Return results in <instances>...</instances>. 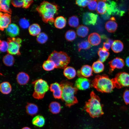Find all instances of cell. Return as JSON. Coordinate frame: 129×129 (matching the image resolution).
Here are the masks:
<instances>
[{
    "mask_svg": "<svg viewBox=\"0 0 129 129\" xmlns=\"http://www.w3.org/2000/svg\"><path fill=\"white\" fill-rule=\"evenodd\" d=\"M99 58L98 60L102 63L105 62L109 55V53L103 48H99L98 51Z\"/></svg>",
    "mask_w": 129,
    "mask_h": 129,
    "instance_id": "30",
    "label": "cell"
},
{
    "mask_svg": "<svg viewBox=\"0 0 129 129\" xmlns=\"http://www.w3.org/2000/svg\"><path fill=\"white\" fill-rule=\"evenodd\" d=\"M32 124L39 127H43L45 123V119L44 117L41 115H37L32 119Z\"/></svg>",
    "mask_w": 129,
    "mask_h": 129,
    "instance_id": "24",
    "label": "cell"
},
{
    "mask_svg": "<svg viewBox=\"0 0 129 129\" xmlns=\"http://www.w3.org/2000/svg\"><path fill=\"white\" fill-rule=\"evenodd\" d=\"M90 0H78L76 1V4L78 6L83 7H85L88 5Z\"/></svg>",
    "mask_w": 129,
    "mask_h": 129,
    "instance_id": "42",
    "label": "cell"
},
{
    "mask_svg": "<svg viewBox=\"0 0 129 129\" xmlns=\"http://www.w3.org/2000/svg\"><path fill=\"white\" fill-rule=\"evenodd\" d=\"M69 25L71 27H77L79 24V20L76 16H72L70 17L68 20Z\"/></svg>",
    "mask_w": 129,
    "mask_h": 129,
    "instance_id": "35",
    "label": "cell"
},
{
    "mask_svg": "<svg viewBox=\"0 0 129 129\" xmlns=\"http://www.w3.org/2000/svg\"><path fill=\"white\" fill-rule=\"evenodd\" d=\"M92 68L88 65H83L80 70L77 72V75L79 77L87 78L92 75Z\"/></svg>",
    "mask_w": 129,
    "mask_h": 129,
    "instance_id": "14",
    "label": "cell"
},
{
    "mask_svg": "<svg viewBox=\"0 0 129 129\" xmlns=\"http://www.w3.org/2000/svg\"><path fill=\"white\" fill-rule=\"evenodd\" d=\"M89 31L88 28L86 26L81 25L78 26L76 29L77 35L82 38H84L87 35Z\"/></svg>",
    "mask_w": 129,
    "mask_h": 129,
    "instance_id": "28",
    "label": "cell"
},
{
    "mask_svg": "<svg viewBox=\"0 0 129 129\" xmlns=\"http://www.w3.org/2000/svg\"><path fill=\"white\" fill-rule=\"evenodd\" d=\"M2 60L4 64L8 66H12L15 62L13 56L9 54H6L3 57Z\"/></svg>",
    "mask_w": 129,
    "mask_h": 129,
    "instance_id": "33",
    "label": "cell"
},
{
    "mask_svg": "<svg viewBox=\"0 0 129 129\" xmlns=\"http://www.w3.org/2000/svg\"><path fill=\"white\" fill-rule=\"evenodd\" d=\"M123 48L124 45L122 42L119 40L114 41L111 46L112 50L115 53H118L121 52Z\"/></svg>",
    "mask_w": 129,
    "mask_h": 129,
    "instance_id": "25",
    "label": "cell"
},
{
    "mask_svg": "<svg viewBox=\"0 0 129 129\" xmlns=\"http://www.w3.org/2000/svg\"><path fill=\"white\" fill-rule=\"evenodd\" d=\"M21 129H31L29 127H24L23 128Z\"/></svg>",
    "mask_w": 129,
    "mask_h": 129,
    "instance_id": "50",
    "label": "cell"
},
{
    "mask_svg": "<svg viewBox=\"0 0 129 129\" xmlns=\"http://www.w3.org/2000/svg\"><path fill=\"white\" fill-rule=\"evenodd\" d=\"M59 9V6L55 4L44 1L36 10L44 22L52 24L54 22V16L58 13Z\"/></svg>",
    "mask_w": 129,
    "mask_h": 129,
    "instance_id": "1",
    "label": "cell"
},
{
    "mask_svg": "<svg viewBox=\"0 0 129 129\" xmlns=\"http://www.w3.org/2000/svg\"><path fill=\"white\" fill-rule=\"evenodd\" d=\"M106 41L109 43L111 45H112L113 42V41L112 40L110 39H107Z\"/></svg>",
    "mask_w": 129,
    "mask_h": 129,
    "instance_id": "49",
    "label": "cell"
},
{
    "mask_svg": "<svg viewBox=\"0 0 129 129\" xmlns=\"http://www.w3.org/2000/svg\"><path fill=\"white\" fill-rule=\"evenodd\" d=\"M90 95V98L86 102L84 109L92 118L100 117L103 114L100 99L93 91L91 92Z\"/></svg>",
    "mask_w": 129,
    "mask_h": 129,
    "instance_id": "3",
    "label": "cell"
},
{
    "mask_svg": "<svg viewBox=\"0 0 129 129\" xmlns=\"http://www.w3.org/2000/svg\"><path fill=\"white\" fill-rule=\"evenodd\" d=\"M88 41L91 45L94 46H97L101 42V38L100 35L97 33L93 32L89 35Z\"/></svg>",
    "mask_w": 129,
    "mask_h": 129,
    "instance_id": "18",
    "label": "cell"
},
{
    "mask_svg": "<svg viewBox=\"0 0 129 129\" xmlns=\"http://www.w3.org/2000/svg\"><path fill=\"white\" fill-rule=\"evenodd\" d=\"M8 47L7 42L5 41L0 40V50L1 52H4L7 51Z\"/></svg>",
    "mask_w": 129,
    "mask_h": 129,
    "instance_id": "39",
    "label": "cell"
},
{
    "mask_svg": "<svg viewBox=\"0 0 129 129\" xmlns=\"http://www.w3.org/2000/svg\"><path fill=\"white\" fill-rule=\"evenodd\" d=\"M111 46V45L109 43L106 41L103 43L102 48L108 51L110 49Z\"/></svg>",
    "mask_w": 129,
    "mask_h": 129,
    "instance_id": "46",
    "label": "cell"
},
{
    "mask_svg": "<svg viewBox=\"0 0 129 129\" xmlns=\"http://www.w3.org/2000/svg\"><path fill=\"white\" fill-rule=\"evenodd\" d=\"M92 68L95 73H98L103 71L104 66L102 63L98 60L93 63Z\"/></svg>",
    "mask_w": 129,
    "mask_h": 129,
    "instance_id": "27",
    "label": "cell"
},
{
    "mask_svg": "<svg viewBox=\"0 0 129 129\" xmlns=\"http://www.w3.org/2000/svg\"><path fill=\"white\" fill-rule=\"evenodd\" d=\"M109 66V73H112L115 69H121L124 65V60L120 57H116L110 61L108 63Z\"/></svg>",
    "mask_w": 129,
    "mask_h": 129,
    "instance_id": "10",
    "label": "cell"
},
{
    "mask_svg": "<svg viewBox=\"0 0 129 129\" xmlns=\"http://www.w3.org/2000/svg\"><path fill=\"white\" fill-rule=\"evenodd\" d=\"M111 79L115 87L117 88L129 86V74L126 72L118 73Z\"/></svg>",
    "mask_w": 129,
    "mask_h": 129,
    "instance_id": "7",
    "label": "cell"
},
{
    "mask_svg": "<svg viewBox=\"0 0 129 129\" xmlns=\"http://www.w3.org/2000/svg\"><path fill=\"white\" fill-rule=\"evenodd\" d=\"M28 30L30 35L35 36L38 35L40 33L41 29L39 25L34 23L30 26Z\"/></svg>",
    "mask_w": 129,
    "mask_h": 129,
    "instance_id": "32",
    "label": "cell"
},
{
    "mask_svg": "<svg viewBox=\"0 0 129 129\" xmlns=\"http://www.w3.org/2000/svg\"><path fill=\"white\" fill-rule=\"evenodd\" d=\"M50 91L53 92V96L55 98H61L62 90L60 84L56 82L52 83L50 85Z\"/></svg>",
    "mask_w": 129,
    "mask_h": 129,
    "instance_id": "15",
    "label": "cell"
},
{
    "mask_svg": "<svg viewBox=\"0 0 129 129\" xmlns=\"http://www.w3.org/2000/svg\"><path fill=\"white\" fill-rule=\"evenodd\" d=\"M118 25L115 21H109L105 24V27L107 30L110 32H113L117 30Z\"/></svg>",
    "mask_w": 129,
    "mask_h": 129,
    "instance_id": "29",
    "label": "cell"
},
{
    "mask_svg": "<svg viewBox=\"0 0 129 129\" xmlns=\"http://www.w3.org/2000/svg\"><path fill=\"white\" fill-rule=\"evenodd\" d=\"M123 98L124 101L126 104H129V90L126 89L124 92Z\"/></svg>",
    "mask_w": 129,
    "mask_h": 129,
    "instance_id": "44",
    "label": "cell"
},
{
    "mask_svg": "<svg viewBox=\"0 0 129 129\" xmlns=\"http://www.w3.org/2000/svg\"><path fill=\"white\" fill-rule=\"evenodd\" d=\"M97 10L98 13L102 15L106 12L107 5L105 0L98 1Z\"/></svg>",
    "mask_w": 129,
    "mask_h": 129,
    "instance_id": "31",
    "label": "cell"
},
{
    "mask_svg": "<svg viewBox=\"0 0 129 129\" xmlns=\"http://www.w3.org/2000/svg\"><path fill=\"white\" fill-rule=\"evenodd\" d=\"M91 45L88 41L85 40L79 43L78 44V50L80 52L81 49L87 50L91 47Z\"/></svg>",
    "mask_w": 129,
    "mask_h": 129,
    "instance_id": "36",
    "label": "cell"
},
{
    "mask_svg": "<svg viewBox=\"0 0 129 129\" xmlns=\"http://www.w3.org/2000/svg\"><path fill=\"white\" fill-rule=\"evenodd\" d=\"M48 37L47 35L44 32H41L37 36L36 39L40 43L43 44L48 40Z\"/></svg>",
    "mask_w": 129,
    "mask_h": 129,
    "instance_id": "38",
    "label": "cell"
},
{
    "mask_svg": "<svg viewBox=\"0 0 129 129\" xmlns=\"http://www.w3.org/2000/svg\"><path fill=\"white\" fill-rule=\"evenodd\" d=\"M1 92L5 94H8L11 92L12 87L10 83L8 82L5 81L1 83L0 85Z\"/></svg>",
    "mask_w": 129,
    "mask_h": 129,
    "instance_id": "22",
    "label": "cell"
},
{
    "mask_svg": "<svg viewBox=\"0 0 129 129\" xmlns=\"http://www.w3.org/2000/svg\"><path fill=\"white\" fill-rule=\"evenodd\" d=\"M125 64L127 66L129 67V56L126 58L125 60Z\"/></svg>",
    "mask_w": 129,
    "mask_h": 129,
    "instance_id": "48",
    "label": "cell"
},
{
    "mask_svg": "<svg viewBox=\"0 0 129 129\" xmlns=\"http://www.w3.org/2000/svg\"><path fill=\"white\" fill-rule=\"evenodd\" d=\"M60 85L62 90L61 99L66 106L70 107L78 102L75 96L78 89L73 86L72 83L67 81H62Z\"/></svg>",
    "mask_w": 129,
    "mask_h": 129,
    "instance_id": "2",
    "label": "cell"
},
{
    "mask_svg": "<svg viewBox=\"0 0 129 129\" xmlns=\"http://www.w3.org/2000/svg\"><path fill=\"white\" fill-rule=\"evenodd\" d=\"M11 15L7 13H0V29L3 31L10 24L11 22Z\"/></svg>",
    "mask_w": 129,
    "mask_h": 129,
    "instance_id": "13",
    "label": "cell"
},
{
    "mask_svg": "<svg viewBox=\"0 0 129 129\" xmlns=\"http://www.w3.org/2000/svg\"><path fill=\"white\" fill-rule=\"evenodd\" d=\"M34 91L32 96L35 99H41L44 97L45 94L49 90V87L47 82L44 80L40 79L33 82Z\"/></svg>",
    "mask_w": 129,
    "mask_h": 129,
    "instance_id": "6",
    "label": "cell"
},
{
    "mask_svg": "<svg viewBox=\"0 0 129 129\" xmlns=\"http://www.w3.org/2000/svg\"><path fill=\"white\" fill-rule=\"evenodd\" d=\"M6 34L11 37H14L18 35L19 29L18 26L14 23L10 24L5 28Z\"/></svg>",
    "mask_w": 129,
    "mask_h": 129,
    "instance_id": "16",
    "label": "cell"
},
{
    "mask_svg": "<svg viewBox=\"0 0 129 129\" xmlns=\"http://www.w3.org/2000/svg\"><path fill=\"white\" fill-rule=\"evenodd\" d=\"M29 78L28 75L23 72L18 73L16 77L17 83L21 85H24L27 84L29 80Z\"/></svg>",
    "mask_w": 129,
    "mask_h": 129,
    "instance_id": "17",
    "label": "cell"
},
{
    "mask_svg": "<svg viewBox=\"0 0 129 129\" xmlns=\"http://www.w3.org/2000/svg\"><path fill=\"white\" fill-rule=\"evenodd\" d=\"M76 36L75 32L73 30H69L66 32L65 34L66 39L70 41L74 40Z\"/></svg>",
    "mask_w": 129,
    "mask_h": 129,
    "instance_id": "37",
    "label": "cell"
},
{
    "mask_svg": "<svg viewBox=\"0 0 129 129\" xmlns=\"http://www.w3.org/2000/svg\"><path fill=\"white\" fill-rule=\"evenodd\" d=\"M97 14L89 12H86L83 16V22L86 25H94L97 22Z\"/></svg>",
    "mask_w": 129,
    "mask_h": 129,
    "instance_id": "12",
    "label": "cell"
},
{
    "mask_svg": "<svg viewBox=\"0 0 129 129\" xmlns=\"http://www.w3.org/2000/svg\"><path fill=\"white\" fill-rule=\"evenodd\" d=\"M22 42V39L19 38H8L7 42L8 47L7 52L8 54L12 55H20V48Z\"/></svg>",
    "mask_w": 129,
    "mask_h": 129,
    "instance_id": "8",
    "label": "cell"
},
{
    "mask_svg": "<svg viewBox=\"0 0 129 129\" xmlns=\"http://www.w3.org/2000/svg\"><path fill=\"white\" fill-rule=\"evenodd\" d=\"M49 108V111L51 113L54 114H57L60 112L61 107L59 103L55 101L50 103Z\"/></svg>",
    "mask_w": 129,
    "mask_h": 129,
    "instance_id": "23",
    "label": "cell"
},
{
    "mask_svg": "<svg viewBox=\"0 0 129 129\" xmlns=\"http://www.w3.org/2000/svg\"><path fill=\"white\" fill-rule=\"evenodd\" d=\"M91 86L89 80L84 77H79L76 81L75 87L78 89L85 90L89 88Z\"/></svg>",
    "mask_w": 129,
    "mask_h": 129,
    "instance_id": "11",
    "label": "cell"
},
{
    "mask_svg": "<svg viewBox=\"0 0 129 129\" xmlns=\"http://www.w3.org/2000/svg\"><path fill=\"white\" fill-rule=\"evenodd\" d=\"M97 3L96 0H90L87 6L88 9L91 11H94L97 9Z\"/></svg>",
    "mask_w": 129,
    "mask_h": 129,
    "instance_id": "41",
    "label": "cell"
},
{
    "mask_svg": "<svg viewBox=\"0 0 129 129\" xmlns=\"http://www.w3.org/2000/svg\"><path fill=\"white\" fill-rule=\"evenodd\" d=\"M26 111L28 115L33 116L36 114L38 111V108L35 104L27 102L26 106Z\"/></svg>",
    "mask_w": 129,
    "mask_h": 129,
    "instance_id": "19",
    "label": "cell"
},
{
    "mask_svg": "<svg viewBox=\"0 0 129 129\" xmlns=\"http://www.w3.org/2000/svg\"><path fill=\"white\" fill-rule=\"evenodd\" d=\"M64 76L69 79L74 78L76 74L75 70L71 67H67L65 68L64 71Z\"/></svg>",
    "mask_w": 129,
    "mask_h": 129,
    "instance_id": "21",
    "label": "cell"
},
{
    "mask_svg": "<svg viewBox=\"0 0 129 129\" xmlns=\"http://www.w3.org/2000/svg\"><path fill=\"white\" fill-rule=\"evenodd\" d=\"M42 67L43 69L46 71L52 70L55 68V65L54 62L48 59L44 62Z\"/></svg>",
    "mask_w": 129,
    "mask_h": 129,
    "instance_id": "34",
    "label": "cell"
},
{
    "mask_svg": "<svg viewBox=\"0 0 129 129\" xmlns=\"http://www.w3.org/2000/svg\"><path fill=\"white\" fill-rule=\"evenodd\" d=\"M107 5L106 12L110 15H111L122 16L124 11H120L118 9L117 3L110 0H105Z\"/></svg>",
    "mask_w": 129,
    "mask_h": 129,
    "instance_id": "9",
    "label": "cell"
},
{
    "mask_svg": "<svg viewBox=\"0 0 129 129\" xmlns=\"http://www.w3.org/2000/svg\"><path fill=\"white\" fill-rule=\"evenodd\" d=\"M48 60L54 63L55 68L64 69L70 61V57L65 52L62 51H54L49 56Z\"/></svg>",
    "mask_w": 129,
    "mask_h": 129,
    "instance_id": "5",
    "label": "cell"
},
{
    "mask_svg": "<svg viewBox=\"0 0 129 129\" xmlns=\"http://www.w3.org/2000/svg\"><path fill=\"white\" fill-rule=\"evenodd\" d=\"M20 26L23 29H26L29 27V23L28 21L25 18L21 19L19 22Z\"/></svg>",
    "mask_w": 129,
    "mask_h": 129,
    "instance_id": "40",
    "label": "cell"
},
{
    "mask_svg": "<svg viewBox=\"0 0 129 129\" xmlns=\"http://www.w3.org/2000/svg\"><path fill=\"white\" fill-rule=\"evenodd\" d=\"M54 25L56 28L61 29L65 26L66 20L65 18L62 16L57 17L55 20Z\"/></svg>",
    "mask_w": 129,
    "mask_h": 129,
    "instance_id": "26",
    "label": "cell"
},
{
    "mask_svg": "<svg viewBox=\"0 0 129 129\" xmlns=\"http://www.w3.org/2000/svg\"><path fill=\"white\" fill-rule=\"evenodd\" d=\"M10 0H0V10L2 11L9 14L12 13V11L10 7Z\"/></svg>",
    "mask_w": 129,
    "mask_h": 129,
    "instance_id": "20",
    "label": "cell"
},
{
    "mask_svg": "<svg viewBox=\"0 0 129 129\" xmlns=\"http://www.w3.org/2000/svg\"><path fill=\"white\" fill-rule=\"evenodd\" d=\"M102 17L104 19H109L110 16V15L108 14L107 12L104 14L102 15Z\"/></svg>",
    "mask_w": 129,
    "mask_h": 129,
    "instance_id": "47",
    "label": "cell"
},
{
    "mask_svg": "<svg viewBox=\"0 0 129 129\" xmlns=\"http://www.w3.org/2000/svg\"><path fill=\"white\" fill-rule=\"evenodd\" d=\"M33 1L32 0H23V4L22 7L25 8H28Z\"/></svg>",
    "mask_w": 129,
    "mask_h": 129,
    "instance_id": "45",
    "label": "cell"
},
{
    "mask_svg": "<svg viewBox=\"0 0 129 129\" xmlns=\"http://www.w3.org/2000/svg\"><path fill=\"white\" fill-rule=\"evenodd\" d=\"M91 85L97 91L102 93H110L115 87L112 79L105 74L96 75Z\"/></svg>",
    "mask_w": 129,
    "mask_h": 129,
    "instance_id": "4",
    "label": "cell"
},
{
    "mask_svg": "<svg viewBox=\"0 0 129 129\" xmlns=\"http://www.w3.org/2000/svg\"><path fill=\"white\" fill-rule=\"evenodd\" d=\"M11 4L16 7H20L23 6V0H11Z\"/></svg>",
    "mask_w": 129,
    "mask_h": 129,
    "instance_id": "43",
    "label": "cell"
}]
</instances>
